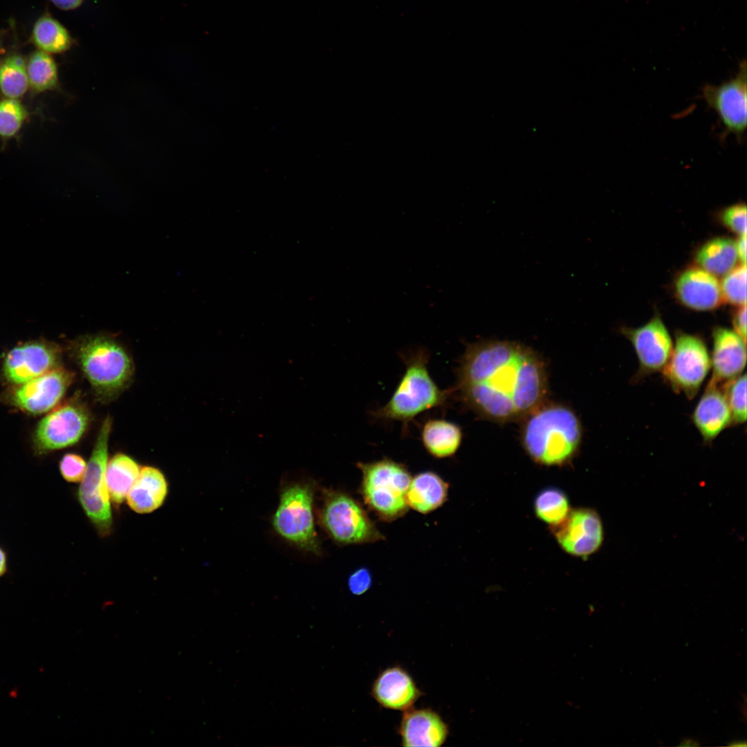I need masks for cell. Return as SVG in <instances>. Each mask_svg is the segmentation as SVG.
Segmentation results:
<instances>
[{
    "mask_svg": "<svg viewBox=\"0 0 747 747\" xmlns=\"http://www.w3.org/2000/svg\"><path fill=\"white\" fill-rule=\"evenodd\" d=\"M450 388L462 404L478 416L497 423L524 418L545 402L546 365L531 348L505 340L469 344Z\"/></svg>",
    "mask_w": 747,
    "mask_h": 747,
    "instance_id": "6da1fadb",
    "label": "cell"
},
{
    "mask_svg": "<svg viewBox=\"0 0 747 747\" xmlns=\"http://www.w3.org/2000/svg\"><path fill=\"white\" fill-rule=\"evenodd\" d=\"M521 430V442L536 463L547 465L568 463L578 452L582 430L575 413L562 404L542 403L527 414Z\"/></svg>",
    "mask_w": 747,
    "mask_h": 747,
    "instance_id": "7a4b0ae2",
    "label": "cell"
},
{
    "mask_svg": "<svg viewBox=\"0 0 747 747\" xmlns=\"http://www.w3.org/2000/svg\"><path fill=\"white\" fill-rule=\"evenodd\" d=\"M69 351L89 382L95 399L102 404L116 399L132 381L135 371L132 357L111 335H82L71 343Z\"/></svg>",
    "mask_w": 747,
    "mask_h": 747,
    "instance_id": "3957f363",
    "label": "cell"
},
{
    "mask_svg": "<svg viewBox=\"0 0 747 747\" xmlns=\"http://www.w3.org/2000/svg\"><path fill=\"white\" fill-rule=\"evenodd\" d=\"M430 356L423 348L403 354L405 371L388 402L371 412L375 419L399 421L405 432L419 414L447 405L450 389H440L432 378L427 368Z\"/></svg>",
    "mask_w": 747,
    "mask_h": 747,
    "instance_id": "277c9868",
    "label": "cell"
},
{
    "mask_svg": "<svg viewBox=\"0 0 747 747\" xmlns=\"http://www.w3.org/2000/svg\"><path fill=\"white\" fill-rule=\"evenodd\" d=\"M357 466L362 473L360 495L369 508L387 522L403 517L409 508L406 495L412 477L407 468L389 458Z\"/></svg>",
    "mask_w": 747,
    "mask_h": 747,
    "instance_id": "5b68a950",
    "label": "cell"
},
{
    "mask_svg": "<svg viewBox=\"0 0 747 747\" xmlns=\"http://www.w3.org/2000/svg\"><path fill=\"white\" fill-rule=\"evenodd\" d=\"M315 484L291 482L282 488L278 506L272 517L275 533L287 542L306 552L322 553L313 515Z\"/></svg>",
    "mask_w": 747,
    "mask_h": 747,
    "instance_id": "8992f818",
    "label": "cell"
},
{
    "mask_svg": "<svg viewBox=\"0 0 747 747\" xmlns=\"http://www.w3.org/2000/svg\"><path fill=\"white\" fill-rule=\"evenodd\" d=\"M319 523L335 542L341 545L362 544L383 540L362 506L349 494L333 489L322 491Z\"/></svg>",
    "mask_w": 747,
    "mask_h": 747,
    "instance_id": "52a82bcc",
    "label": "cell"
},
{
    "mask_svg": "<svg viewBox=\"0 0 747 747\" xmlns=\"http://www.w3.org/2000/svg\"><path fill=\"white\" fill-rule=\"evenodd\" d=\"M112 427L108 416L98 430L86 470L78 490L80 503L100 535H107L112 526L109 495L105 480L109 440Z\"/></svg>",
    "mask_w": 747,
    "mask_h": 747,
    "instance_id": "ba28073f",
    "label": "cell"
},
{
    "mask_svg": "<svg viewBox=\"0 0 747 747\" xmlns=\"http://www.w3.org/2000/svg\"><path fill=\"white\" fill-rule=\"evenodd\" d=\"M92 420L87 403L76 394L40 421L34 433L35 447L43 453L73 445L84 436Z\"/></svg>",
    "mask_w": 747,
    "mask_h": 747,
    "instance_id": "9c48e42d",
    "label": "cell"
},
{
    "mask_svg": "<svg viewBox=\"0 0 747 747\" xmlns=\"http://www.w3.org/2000/svg\"><path fill=\"white\" fill-rule=\"evenodd\" d=\"M710 367V356L704 341L697 335L679 332L662 371L674 391L692 399L699 392Z\"/></svg>",
    "mask_w": 747,
    "mask_h": 747,
    "instance_id": "30bf717a",
    "label": "cell"
},
{
    "mask_svg": "<svg viewBox=\"0 0 747 747\" xmlns=\"http://www.w3.org/2000/svg\"><path fill=\"white\" fill-rule=\"evenodd\" d=\"M746 63L739 64L737 74L719 85L707 84L702 88V97L708 106L718 115L723 126L720 139L733 134L742 142L747 124Z\"/></svg>",
    "mask_w": 747,
    "mask_h": 747,
    "instance_id": "8fae6325",
    "label": "cell"
},
{
    "mask_svg": "<svg viewBox=\"0 0 747 747\" xmlns=\"http://www.w3.org/2000/svg\"><path fill=\"white\" fill-rule=\"evenodd\" d=\"M74 372L58 366L6 394L13 406L30 414L46 412L59 403L75 380Z\"/></svg>",
    "mask_w": 747,
    "mask_h": 747,
    "instance_id": "7c38bea8",
    "label": "cell"
},
{
    "mask_svg": "<svg viewBox=\"0 0 747 747\" xmlns=\"http://www.w3.org/2000/svg\"><path fill=\"white\" fill-rule=\"evenodd\" d=\"M61 347L46 340H34L11 349L3 363L6 380L15 385L26 382L58 367Z\"/></svg>",
    "mask_w": 747,
    "mask_h": 747,
    "instance_id": "4fadbf2b",
    "label": "cell"
},
{
    "mask_svg": "<svg viewBox=\"0 0 747 747\" xmlns=\"http://www.w3.org/2000/svg\"><path fill=\"white\" fill-rule=\"evenodd\" d=\"M631 342L638 360L637 376L642 377L663 370L671 356L673 344L667 327L658 316L636 329L622 331Z\"/></svg>",
    "mask_w": 747,
    "mask_h": 747,
    "instance_id": "5bb4252c",
    "label": "cell"
},
{
    "mask_svg": "<svg viewBox=\"0 0 747 747\" xmlns=\"http://www.w3.org/2000/svg\"><path fill=\"white\" fill-rule=\"evenodd\" d=\"M553 535L565 552L586 557L594 553L603 541V528L598 513L589 508L570 510L566 517L553 526Z\"/></svg>",
    "mask_w": 747,
    "mask_h": 747,
    "instance_id": "9a60e30c",
    "label": "cell"
},
{
    "mask_svg": "<svg viewBox=\"0 0 747 747\" xmlns=\"http://www.w3.org/2000/svg\"><path fill=\"white\" fill-rule=\"evenodd\" d=\"M710 382L723 385L741 374L746 363V342L734 330L721 326L712 331Z\"/></svg>",
    "mask_w": 747,
    "mask_h": 747,
    "instance_id": "2e32d148",
    "label": "cell"
},
{
    "mask_svg": "<svg viewBox=\"0 0 747 747\" xmlns=\"http://www.w3.org/2000/svg\"><path fill=\"white\" fill-rule=\"evenodd\" d=\"M411 675L400 666L382 671L372 685L371 696L382 708L406 711L413 708L421 697Z\"/></svg>",
    "mask_w": 747,
    "mask_h": 747,
    "instance_id": "e0dca14e",
    "label": "cell"
},
{
    "mask_svg": "<svg viewBox=\"0 0 747 747\" xmlns=\"http://www.w3.org/2000/svg\"><path fill=\"white\" fill-rule=\"evenodd\" d=\"M398 733L403 746L439 747L447 740L449 728L434 710L412 708L404 712Z\"/></svg>",
    "mask_w": 747,
    "mask_h": 747,
    "instance_id": "ac0fdd59",
    "label": "cell"
},
{
    "mask_svg": "<svg viewBox=\"0 0 747 747\" xmlns=\"http://www.w3.org/2000/svg\"><path fill=\"white\" fill-rule=\"evenodd\" d=\"M692 421L706 443H711L732 425V415L722 387L709 381L692 414Z\"/></svg>",
    "mask_w": 747,
    "mask_h": 747,
    "instance_id": "d6986e66",
    "label": "cell"
},
{
    "mask_svg": "<svg viewBox=\"0 0 747 747\" xmlns=\"http://www.w3.org/2000/svg\"><path fill=\"white\" fill-rule=\"evenodd\" d=\"M675 287L681 302L694 309H712L723 300L720 284L715 275L701 267H691L683 271L676 281Z\"/></svg>",
    "mask_w": 747,
    "mask_h": 747,
    "instance_id": "ffe728a7",
    "label": "cell"
},
{
    "mask_svg": "<svg viewBox=\"0 0 747 747\" xmlns=\"http://www.w3.org/2000/svg\"><path fill=\"white\" fill-rule=\"evenodd\" d=\"M167 494V483L163 472L153 466L140 468L127 495V503L137 513H149L158 509Z\"/></svg>",
    "mask_w": 747,
    "mask_h": 747,
    "instance_id": "44dd1931",
    "label": "cell"
},
{
    "mask_svg": "<svg viewBox=\"0 0 747 747\" xmlns=\"http://www.w3.org/2000/svg\"><path fill=\"white\" fill-rule=\"evenodd\" d=\"M449 485L432 471L420 472L412 477L406 501L409 508L427 514L441 507L447 500Z\"/></svg>",
    "mask_w": 747,
    "mask_h": 747,
    "instance_id": "7402d4cb",
    "label": "cell"
},
{
    "mask_svg": "<svg viewBox=\"0 0 747 747\" xmlns=\"http://www.w3.org/2000/svg\"><path fill=\"white\" fill-rule=\"evenodd\" d=\"M421 441L426 451L438 459L453 456L459 450L463 438L461 427L443 418H430L423 425Z\"/></svg>",
    "mask_w": 747,
    "mask_h": 747,
    "instance_id": "603a6c76",
    "label": "cell"
},
{
    "mask_svg": "<svg viewBox=\"0 0 747 747\" xmlns=\"http://www.w3.org/2000/svg\"><path fill=\"white\" fill-rule=\"evenodd\" d=\"M739 259L735 241L728 237L709 239L697 250L696 260L701 268L714 275H724Z\"/></svg>",
    "mask_w": 747,
    "mask_h": 747,
    "instance_id": "cb8c5ba5",
    "label": "cell"
},
{
    "mask_svg": "<svg viewBox=\"0 0 747 747\" xmlns=\"http://www.w3.org/2000/svg\"><path fill=\"white\" fill-rule=\"evenodd\" d=\"M140 468L132 457L124 453H117L108 460L105 480L109 497L115 504L124 501Z\"/></svg>",
    "mask_w": 747,
    "mask_h": 747,
    "instance_id": "d4e9b609",
    "label": "cell"
},
{
    "mask_svg": "<svg viewBox=\"0 0 747 747\" xmlns=\"http://www.w3.org/2000/svg\"><path fill=\"white\" fill-rule=\"evenodd\" d=\"M33 39L39 50L48 53H62L71 44V39L66 29L49 16H43L36 21Z\"/></svg>",
    "mask_w": 747,
    "mask_h": 747,
    "instance_id": "484cf974",
    "label": "cell"
},
{
    "mask_svg": "<svg viewBox=\"0 0 747 747\" xmlns=\"http://www.w3.org/2000/svg\"><path fill=\"white\" fill-rule=\"evenodd\" d=\"M534 510L539 519L555 526L566 517L571 510L566 494L557 488L549 487L537 495L534 500Z\"/></svg>",
    "mask_w": 747,
    "mask_h": 747,
    "instance_id": "4316f807",
    "label": "cell"
},
{
    "mask_svg": "<svg viewBox=\"0 0 747 747\" xmlns=\"http://www.w3.org/2000/svg\"><path fill=\"white\" fill-rule=\"evenodd\" d=\"M28 83L37 92L52 89L57 84L56 64L48 53L41 50L34 52L26 65Z\"/></svg>",
    "mask_w": 747,
    "mask_h": 747,
    "instance_id": "83f0119b",
    "label": "cell"
},
{
    "mask_svg": "<svg viewBox=\"0 0 747 747\" xmlns=\"http://www.w3.org/2000/svg\"><path fill=\"white\" fill-rule=\"evenodd\" d=\"M29 85L26 64L19 55L8 57L0 66V91L7 98L22 96Z\"/></svg>",
    "mask_w": 747,
    "mask_h": 747,
    "instance_id": "f1b7e54d",
    "label": "cell"
},
{
    "mask_svg": "<svg viewBox=\"0 0 747 747\" xmlns=\"http://www.w3.org/2000/svg\"><path fill=\"white\" fill-rule=\"evenodd\" d=\"M732 415V425L746 420V374H740L721 385Z\"/></svg>",
    "mask_w": 747,
    "mask_h": 747,
    "instance_id": "f546056e",
    "label": "cell"
},
{
    "mask_svg": "<svg viewBox=\"0 0 747 747\" xmlns=\"http://www.w3.org/2000/svg\"><path fill=\"white\" fill-rule=\"evenodd\" d=\"M723 299L728 302L742 305L746 304V266H735L727 273L720 284Z\"/></svg>",
    "mask_w": 747,
    "mask_h": 747,
    "instance_id": "4dcf8cb0",
    "label": "cell"
},
{
    "mask_svg": "<svg viewBox=\"0 0 747 747\" xmlns=\"http://www.w3.org/2000/svg\"><path fill=\"white\" fill-rule=\"evenodd\" d=\"M26 111L17 99L7 98L0 102V136L10 138L22 126Z\"/></svg>",
    "mask_w": 747,
    "mask_h": 747,
    "instance_id": "1f68e13d",
    "label": "cell"
},
{
    "mask_svg": "<svg viewBox=\"0 0 747 747\" xmlns=\"http://www.w3.org/2000/svg\"><path fill=\"white\" fill-rule=\"evenodd\" d=\"M87 464L80 455L75 453L65 454L60 461L62 476L68 482H79L84 477Z\"/></svg>",
    "mask_w": 747,
    "mask_h": 747,
    "instance_id": "d6a6232c",
    "label": "cell"
},
{
    "mask_svg": "<svg viewBox=\"0 0 747 747\" xmlns=\"http://www.w3.org/2000/svg\"><path fill=\"white\" fill-rule=\"evenodd\" d=\"M720 217L723 223L732 231L739 234H746V205L744 203L730 205L720 212Z\"/></svg>",
    "mask_w": 747,
    "mask_h": 747,
    "instance_id": "836d02e7",
    "label": "cell"
},
{
    "mask_svg": "<svg viewBox=\"0 0 747 747\" xmlns=\"http://www.w3.org/2000/svg\"><path fill=\"white\" fill-rule=\"evenodd\" d=\"M372 584V577L367 568H360L353 571L349 577V591L356 596H360L367 592Z\"/></svg>",
    "mask_w": 747,
    "mask_h": 747,
    "instance_id": "e575fe53",
    "label": "cell"
},
{
    "mask_svg": "<svg viewBox=\"0 0 747 747\" xmlns=\"http://www.w3.org/2000/svg\"><path fill=\"white\" fill-rule=\"evenodd\" d=\"M734 331L746 342V304L739 306L732 317Z\"/></svg>",
    "mask_w": 747,
    "mask_h": 747,
    "instance_id": "d590c367",
    "label": "cell"
},
{
    "mask_svg": "<svg viewBox=\"0 0 747 747\" xmlns=\"http://www.w3.org/2000/svg\"><path fill=\"white\" fill-rule=\"evenodd\" d=\"M736 249L739 259L741 263L746 261V234H739V237L735 241Z\"/></svg>",
    "mask_w": 747,
    "mask_h": 747,
    "instance_id": "8d00e7d4",
    "label": "cell"
},
{
    "mask_svg": "<svg viewBox=\"0 0 747 747\" xmlns=\"http://www.w3.org/2000/svg\"><path fill=\"white\" fill-rule=\"evenodd\" d=\"M57 8L63 10H73L81 5L83 0H50Z\"/></svg>",
    "mask_w": 747,
    "mask_h": 747,
    "instance_id": "74e56055",
    "label": "cell"
},
{
    "mask_svg": "<svg viewBox=\"0 0 747 747\" xmlns=\"http://www.w3.org/2000/svg\"><path fill=\"white\" fill-rule=\"evenodd\" d=\"M6 569V559L3 551L0 548V576L4 573Z\"/></svg>",
    "mask_w": 747,
    "mask_h": 747,
    "instance_id": "f35d334b",
    "label": "cell"
}]
</instances>
